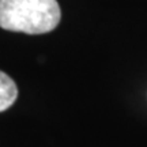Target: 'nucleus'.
<instances>
[{"mask_svg":"<svg viewBox=\"0 0 147 147\" xmlns=\"http://www.w3.org/2000/svg\"><path fill=\"white\" fill-rule=\"evenodd\" d=\"M18 98V87L15 82L5 72L0 71V112L12 106Z\"/></svg>","mask_w":147,"mask_h":147,"instance_id":"nucleus-2","label":"nucleus"},{"mask_svg":"<svg viewBox=\"0 0 147 147\" xmlns=\"http://www.w3.org/2000/svg\"><path fill=\"white\" fill-rule=\"evenodd\" d=\"M61 19L56 0H0V27L8 32L45 34Z\"/></svg>","mask_w":147,"mask_h":147,"instance_id":"nucleus-1","label":"nucleus"}]
</instances>
